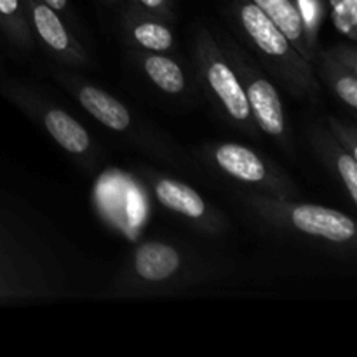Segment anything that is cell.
I'll use <instances>...</instances> for the list:
<instances>
[{
    "label": "cell",
    "instance_id": "e0dca14e",
    "mask_svg": "<svg viewBox=\"0 0 357 357\" xmlns=\"http://www.w3.org/2000/svg\"><path fill=\"white\" fill-rule=\"evenodd\" d=\"M143 7L152 10H160L166 7V0H138Z\"/></svg>",
    "mask_w": 357,
    "mask_h": 357
},
{
    "label": "cell",
    "instance_id": "277c9868",
    "mask_svg": "<svg viewBox=\"0 0 357 357\" xmlns=\"http://www.w3.org/2000/svg\"><path fill=\"white\" fill-rule=\"evenodd\" d=\"M241 21L255 44L268 56L284 58L291 52V44L282 35V31L272 23L271 17L253 2H244L241 6Z\"/></svg>",
    "mask_w": 357,
    "mask_h": 357
},
{
    "label": "cell",
    "instance_id": "2e32d148",
    "mask_svg": "<svg viewBox=\"0 0 357 357\" xmlns=\"http://www.w3.org/2000/svg\"><path fill=\"white\" fill-rule=\"evenodd\" d=\"M20 13V0H0V17L10 20Z\"/></svg>",
    "mask_w": 357,
    "mask_h": 357
},
{
    "label": "cell",
    "instance_id": "7c38bea8",
    "mask_svg": "<svg viewBox=\"0 0 357 357\" xmlns=\"http://www.w3.org/2000/svg\"><path fill=\"white\" fill-rule=\"evenodd\" d=\"M149 79L167 94H178L185 89V75L180 65L162 54H152L143 63Z\"/></svg>",
    "mask_w": 357,
    "mask_h": 357
},
{
    "label": "cell",
    "instance_id": "6da1fadb",
    "mask_svg": "<svg viewBox=\"0 0 357 357\" xmlns=\"http://www.w3.org/2000/svg\"><path fill=\"white\" fill-rule=\"evenodd\" d=\"M291 223L303 234L323 237L331 243L354 239L356 223L344 213L316 204H300L291 211Z\"/></svg>",
    "mask_w": 357,
    "mask_h": 357
},
{
    "label": "cell",
    "instance_id": "5bb4252c",
    "mask_svg": "<svg viewBox=\"0 0 357 357\" xmlns=\"http://www.w3.org/2000/svg\"><path fill=\"white\" fill-rule=\"evenodd\" d=\"M338 173H340L342 181H344L345 188H347L349 195L352 201H357V162L356 157L352 153H342L338 157Z\"/></svg>",
    "mask_w": 357,
    "mask_h": 357
},
{
    "label": "cell",
    "instance_id": "9c48e42d",
    "mask_svg": "<svg viewBox=\"0 0 357 357\" xmlns=\"http://www.w3.org/2000/svg\"><path fill=\"white\" fill-rule=\"evenodd\" d=\"M155 195L162 206L188 218H202L206 215V202L194 188L176 180H160Z\"/></svg>",
    "mask_w": 357,
    "mask_h": 357
},
{
    "label": "cell",
    "instance_id": "52a82bcc",
    "mask_svg": "<svg viewBox=\"0 0 357 357\" xmlns=\"http://www.w3.org/2000/svg\"><path fill=\"white\" fill-rule=\"evenodd\" d=\"M215 159L218 166L230 176L246 183H258L265 178L264 160L248 146L237 143H225L215 150Z\"/></svg>",
    "mask_w": 357,
    "mask_h": 357
},
{
    "label": "cell",
    "instance_id": "8fae6325",
    "mask_svg": "<svg viewBox=\"0 0 357 357\" xmlns=\"http://www.w3.org/2000/svg\"><path fill=\"white\" fill-rule=\"evenodd\" d=\"M31 2V16H33L35 28H37L38 35L42 40L54 51H68L70 47V37L66 31L65 24L59 20L54 9L44 2H37V0H30Z\"/></svg>",
    "mask_w": 357,
    "mask_h": 357
},
{
    "label": "cell",
    "instance_id": "7a4b0ae2",
    "mask_svg": "<svg viewBox=\"0 0 357 357\" xmlns=\"http://www.w3.org/2000/svg\"><path fill=\"white\" fill-rule=\"evenodd\" d=\"M206 79H208L213 93L218 96L225 110L229 112L230 117L241 122L250 121L251 110L246 91L241 86L239 79L227 63H223L222 59H215V61L209 63L208 68H206Z\"/></svg>",
    "mask_w": 357,
    "mask_h": 357
},
{
    "label": "cell",
    "instance_id": "ba28073f",
    "mask_svg": "<svg viewBox=\"0 0 357 357\" xmlns=\"http://www.w3.org/2000/svg\"><path fill=\"white\" fill-rule=\"evenodd\" d=\"M44 126L61 149L70 153H84L91 146L89 132L65 110L52 108L45 114Z\"/></svg>",
    "mask_w": 357,
    "mask_h": 357
},
{
    "label": "cell",
    "instance_id": "5b68a950",
    "mask_svg": "<svg viewBox=\"0 0 357 357\" xmlns=\"http://www.w3.org/2000/svg\"><path fill=\"white\" fill-rule=\"evenodd\" d=\"M135 268L145 281L160 282L180 268V255L169 244L145 243L136 251Z\"/></svg>",
    "mask_w": 357,
    "mask_h": 357
},
{
    "label": "cell",
    "instance_id": "3957f363",
    "mask_svg": "<svg viewBox=\"0 0 357 357\" xmlns=\"http://www.w3.org/2000/svg\"><path fill=\"white\" fill-rule=\"evenodd\" d=\"M246 96L251 115H255L260 128L271 136H281L286 129L281 98L274 84L267 79H255L248 84Z\"/></svg>",
    "mask_w": 357,
    "mask_h": 357
},
{
    "label": "cell",
    "instance_id": "ac0fdd59",
    "mask_svg": "<svg viewBox=\"0 0 357 357\" xmlns=\"http://www.w3.org/2000/svg\"><path fill=\"white\" fill-rule=\"evenodd\" d=\"M42 2L47 3L54 10H65L66 6H68V0H42Z\"/></svg>",
    "mask_w": 357,
    "mask_h": 357
},
{
    "label": "cell",
    "instance_id": "4fadbf2b",
    "mask_svg": "<svg viewBox=\"0 0 357 357\" xmlns=\"http://www.w3.org/2000/svg\"><path fill=\"white\" fill-rule=\"evenodd\" d=\"M132 35L139 45L150 51H167L173 45V33L169 28L160 23H153V21H143L136 24Z\"/></svg>",
    "mask_w": 357,
    "mask_h": 357
},
{
    "label": "cell",
    "instance_id": "8992f818",
    "mask_svg": "<svg viewBox=\"0 0 357 357\" xmlns=\"http://www.w3.org/2000/svg\"><path fill=\"white\" fill-rule=\"evenodd\" d=\"M79 101L96 121L110 128L112 131H126L131 126L128 108L105 91L93 86H84L79 91Z\"/></svg>",
    "mask_w": 357,
    "mask_h": 357
},
{
    "label": "cell",
    "instance_id": "9a60e30c",
    "mask_svg": "<svg viewBox=\"0 0 357 357\" xmlns=\"http://www.w3.org/2000/svg\"><path fill=\"white\" fill-rule=\"evenodd\" d=\"M335 89H337L338 98L344 103H347L351 108L357 107V80L354 75L347 73V75L338 77L337 84H335Z\"/></svg>",
    "mask_w": 357,
    "mask_h": 357
},
{
    "label": "cell",
    "instance_id": "30bf717a",
    "mask_svg": "<svg viewBox=\"0 0 357 357\" xmlns=\"http://www.w3.org/2000/svg\"><path fill=\"white\" fill-rule=\"evenodd\" d=\"M255 6L260 7L265 14L272 20V23L282 31L289 42L302 44L305 38V24L300 14L298 7L293 0H251Z\"/></svg>",
    "mask_w": 357,
    "mask_h": 357
}]
</instances>
